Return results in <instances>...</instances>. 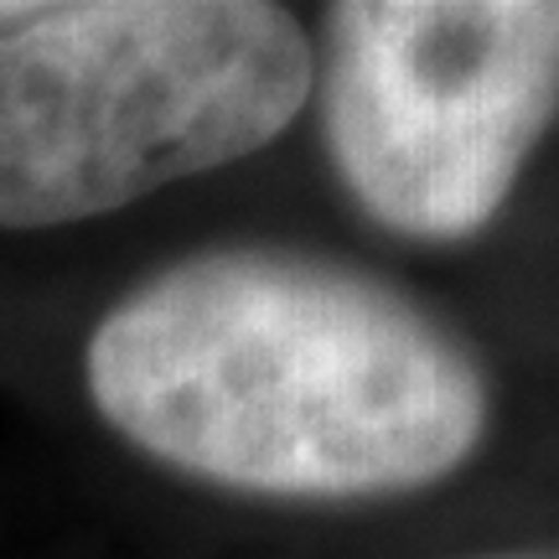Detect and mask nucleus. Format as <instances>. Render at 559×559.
<instances>
[{
    "instance_id": "f257e3e1",
    "label": "nucleus",
    "mask_w": 559,
    "mask_h": 559,
    "mask_svg": "<svg viewBox=\"0 0 559 559\" xmlns=\"http://www.w3.org/2000/svg\"><path fill=\"white\" fill-rule=\"evenodd\" d=\"M88 394L140 451L275 498H373L456 472L481 373L404 296L342 264L228 249L99 321Z\"/></svg>"
},
{
    "instance_id": "f03ea898",
    "label": "nucleus",
    "mask_w": 559,
    "mask_h": 559,
    "mask_svg": "<svg viewBox=\"0 0 559 559\" xmlns=\"http://www.w3.org/2000/svg\"><path fill=\"white\" fill-rule=\"evenodd\" d=\"M317 52L260 0H79L0 32V228L99 218L285 130Z\"/></svg>"
},
{
    "instance_id": "7ed1b4c3",
    "label": "nucleus",
    "mask_w": 559,
    "mask_h": 559,
    "mask_svg": "<svg viewBox=\"0 0 559 559\" xmlns=\"http://www.w3.org/2000/svg\"><path fill=\"white\" fill-rule=\"evenodd\" d=\"M326 140L394 234L466 239L559 109L555 0H347L326 11Z\"/></svg>"
}]
</instances>
